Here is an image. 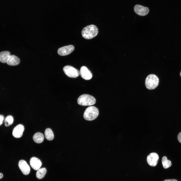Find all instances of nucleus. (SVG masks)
<instances>
[{
    "mask_svg": "<svg viewBox=\"0 0 181 181\" xmlns=\"http://www.w3.org/2000/svg\"><path fill=\"white\" fill-rule=\"evenodd\" d=\"M98 32V29L96 25H91L86 26L82 30L81 34L83 37L86 39H90L96 36Z\"/></svg>",
    "mask_w": 181,
    "mask_h": 181,
    "instance_id": "f257e3e1",
    "label": "nucleus"
},
{
    "mask_svg": "<svg viewBox=\"0 0 181 181\" xmlns=\"http://www.w3.org/2000/svg\"><path fill=\"white\" fill-rule=\"evenodd\" d=\"M77 102L79 105L81 106H90L95 103L96 100L93 97L90 95L84 94L78 97Z\"/></svg>",
    "mask_w": 181,
    "mask_h": 181,
    "instance_id": "f03ea898",
    "label": "nucleus"
},
{
    "mask_svg": "<svg viewBox=\"0 0 181 181\" xmlns=\"http://www.w3.org/2000/svg\"><path fill=\"white\" fill-rule=\"evenodd\" d=\"M99 114V111L97 108L95 106H91L86 109L83 116L86 120L92 121L97 118Z\"/></svg>",
    "mask_w": 181,
    "mask_h": 181,
    "instance_id": "7ed1b4c3",
    "label": "nucleus"
},
{
    "mask_svg": "<svg viewBox=\"0 0 181 181\" xmlns=\"http://www.w3.org/2000/svg\"><path fill=\"white\" fill-rule=\"evenodd\" d=\"M159 83V79L156 75L154 74L148 75L146 78L145 84L146 88L150 90L156 88Z\"/></svg>",
    "mask_w": 181,
    "mask_h": 181,
    "instance_id": "20e7f679",
    "label": "nucleus"
},
{
    "mask_svg": "<svg viewBox=\"0 0 181 181\" xmlns=\"http://www.w3.org/2000/svg\"><path fill=\"white\" fill-rule=\"evenodd\" d=\"M63 70L65 74L70 77L76 78L80 75L79 71L71 66L67 65L64 66Z\"/></svg>",
    "mask_w": 181,
    "mask_h": 181,
    "instance_id": "39448f33",
    "label": "nucleus"
},
{
    "mask_svg": "<svg viewBox=\"0 0 181 181\" xmlns=\"http://www.w3.org/2000/svg\"><path fill=\"white\" fill-rule=\"evenodd\" d=\"M74 49V47L72 45L64 46L58 49V53L61 56H66L71 53Z\"/></svg>",
    "mask_w": 181,
    "mask_h": 181,
    "instance_id": "423d86ee",
    "label": "nucleus"
},
{
    "mask_svg": "<svg viewBox=\"0 0 181 181\" xmlns=\"http://www.w3.org/2000/svg\"><path fill=\"white\" fill-rule=\"evenodd\" d=\"M159 157L158 154L155 153H152L149 154L147 157V161L150 165L155 166L157 164Z\"/></svg>",
    "mask_w": 181,
    "mask_h": 181,
    "instance_id": "0eeeda50",
    "label": "nucleus"
},
{
    "mask_svg": "<svg viewBox=\"0 0 181 181\" xmlns=\"http://www.w3.org/2000/svg\"><path fill=\"white\" fill-rule=\"evenodd\" d=\"M134 10L136 14L141 16L146 15L149 12V9L148 7L139 5H136L134 6Z\"/></svg>",
    "mask_w": 181,
    "mask_h": 181,
    "instance_id": "6e6552de",
    "label": "nucleus"
},
{
    "mask_svg": "<svg viewBox=\"0 0 181 181\" xmlns=\"http://www.w3.org/2000/svg\"><path fill=\"white\" fill-rule=\"evenodd\" d=\"M81 77L85 80L90 79L92 77V74L91 71L85 66H82L79 71Z\"/></svg>",
    "mask_w": 181,
    "mask_h": 181,
    "instance_id": "1a4fd4ad",
    "label": "nucleus"
},
{
    "mask_svg": "<svg viewBox=\"0 0 181 181\" xmlns=\"http://www.w3.org/2000/svg\"><path fill=\"white\" fill-rule=\"evenodd\" d=\"M18 166L22 173L25 175H27L30 173V168L27 162L24 160H21L19 161Z\"/></svg>",
    "mask_w": 181,
    "mask_h": 181,
    "instance_id": "9d476101",
    "label": "nucleus"
},
{
    "mask_svg": "<svg viewBox=\"0 0 181 181\" xmlns=\"http://www.w3.org/2000/svg\"><path fill=\"white\" fill-rule=\"evenodd\" d=\"M24 129V126L22 124L17 125L14 128L12 134L13 136L16 138H19L23 135Z\"/></svg>",
    "mask_w": 181,
    "mask_h": 181,
    "instance_id": "9b49d317",
    "label": "nucleus"
},
{
    "mask_svg": "<svg viewBox=\"0 0 181 181\" xmlns=\"http://www.w3.org/2000/svg\"><path fill=\"white\" fill-rule=\"evenodd\" d=\"M30 163L31 167L35 170L39 169L42 165L41 161L35 157H33L30 159Z\"/></svg>",
    "mask_w": 181,
    "mask_h": 181,
    "instance_id": "f8f14e48",
    "label": "nucleus"
},
{
    "mask_svg": "<svg viewBox=\"0 0 181 181\" xmlns=\"http://www.w3.org/2000/svg\"><path fill=\"white\" fill-rule=\"evenodd\" d=\"M20 62L19 59L14 55H11L8 59L7 63L10 66H16L18 65Z\"/></svg>",
    "mask_w": 181,
    "mask_h": 181,
    "instance_id": "ddd939ff",
    "label": "nucleus"
},
{
    "mask_svg": "<svg viewBox=\"0 0 181 181\" xmlns=\"http://www.w3.org/2000/svg\"><path fill=\"white\" fill-rule=\"evenodd\" d=\"M10 55V53L8 51H6L1 52L0 62L3 63H7Z\"/></svg>",
    "mask_w": 181,
    "mask_h": 181,
    "instance_id": "4468645a",
    "label": "nucleus"
},
{
    "mask_svg": "<svg viewBox=\"0 0 181 181\" xmlns=\"http://www.w3.org/2000/svg\"><path fill=\"white\" fill-rule=\"evenodd\" d=\"M33 139L35 142L37 143H40L43 142L44 139V136L42 133L37 132L34 134Z\"/></svg>",
    "mask_w": 181,
    "mask_h": 181,
    "instance_id": "2eb2a0df",
    "label": "nucleus"
},
{
    "mask_svg": "<svg viewBox=\"0 0 181 181\" xmlns=\"http://www.w3.org/2000/svg\"><path fill=\"white\" fill-rule=\"evenodd\" d=\"M46 138L49 141L52 140L54 138V135L53 132L50 128H47L44 132Z\"/></svg>",
    "mask_w": 181,
    "mask_h": 181,
    "instance_id": "dca6fc26",
    "label": "nucleus"
},
{
    "mask_svg": "<svg viewBox=\"0 0 181 181\" xmlns=\"http://www.w3.org/2000/svg\"><path fill=\"white\" fill-rule=\"evenodd\" d=\"M46 172L47 170L45 168H39L36 172V177L38 179H41L44 177Z\"/></svg>",
    "mask_w": 181,
    "mask_h": 181,
    "instance_id": "f3484780",
    "label": "nucleus"
},
{
    "mask_svg": "<svg viewBox=\"0 0 181 181\" xmlns=\"http://www.w3.org/2000/svg\"><path fill=\"white\" fill-rule=\"evenodd\" d=\"M162 162L163 167L165 169H167L171 165V161L168 160L166 156L163 157L162 159Z\"/></svg>",
    "mask_w": 181,
    "mask_h": 181,
    "instance_id": "a211bd4d",
    "label": "nucleus"
},
{
    "mask_svg": "<svg viewBox=\"0 0 181 181\" xmlns=\"http://www.w3.org/2000/svg\"><path fill=\"white\" fill-rule=\"evenodd\" d=\"M13 118L10 115L7 116L5 119V125L6 126H8L12 124L13 122Z\"/></svg>",
    "mask_w": 181,
    "mask_h": 181,
    "instance_id": "6ab92c4d",
    "label": "nucleus"
},
{
    "mask_svg": "<svg viewBox=\"0 0 181 181\" xmlns=\"http://www.w3.org/2000/svg\"><path fill=\"white\" fill-rule=\"evenodd\" d=\"M4 120V116L2 115H0V125L3 123Z\"/></svg>",
    "mask_w": 181,
    "mask_h": 181,
    "instance_id": "aec40b11",
    "label": "nucleus"
},
{
    "mask_svg": "<svg viewBox=\"0 0 181 181\" xmlns=\"http://www.w3.org/2000/svg\"><path fill=\"white\" fill-rule=\"evenodd\" d=\"M177 139L178 141L181 143V132L178 133L177 136Z\"/></svg>",
    "mask_w": 181,
    "mask_h": 181,
    "instance_id": "412c9836",
    "label": "nucleus"
},
{
    "mask_svg": "<svg viewBox=\"0 0 181 181\" xmlns=\"http://www.w3.org/2000/svg\"><path fill=\"white\" fill-rule=\"evenodd\" d=\"M163 181H177V180L175 179H166L164 180Z\"/></svg>",
    "mask_w": 181,
    "mask_h": 181,
    "instance_id": "4be33fe9",
    "label": "nucleus"
},
{
    "mask_svg": "<svg viewBox=\"0 0 181 181\" xmlns=\"http://www.w3.org/2000/svg\"><path fill=\"white\" fill-rule=\"evenodd\" d=\"M3 176V175L2 173H0V179L2 178Z\"/></svg>",
    "mask_w": 181,
    "mask_h": 181,
    "instance_id": "5701e85b",
    "label": "nucleus"
},
{
    "mask_svg": "<svg viewBox=\"0 0 181 181\" xmlns=\"http://www.w3.org/2000/svg\"><path fill=\"white\" fill-rule=\"evenodd\" d=\"M180 76H181V71L180 72Z\"/></svg>",
    "mask_w": 181,
    "mask_h": 181,
    "instance_id": "b1692460",
    "label": "nucleus"
}]
</instances>
